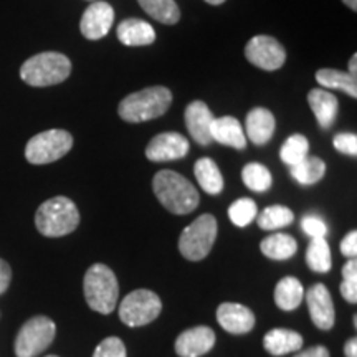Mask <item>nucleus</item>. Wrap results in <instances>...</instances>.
<instances>
[{
  "label": "nucleus",
  "mask_w": 357,
  "mask_h": 357,
  "mask_svg": "<svg viewBox=\"0 0 357 357\" xmlns=\"http://www.w3.org/2000/svg\"><path fill=\"white\" fill-rule=\"evenodd\" d=\"M153 189L162 207L176 215L194 212L200 202L199 192L192 182L174 171H159L155 174Z\"/></svg>",
  "instance_id": "obj_1"
},
{
  "label": "nucleus",
  "mask_w": 357,
  "mask_h": 357,
  "mask_svg": "<svg viewBox=\"0 0 357 357\" xmlns=\"http://www.w3.org/2000/svg\"><path fill=\"white\" fill-rule=\"evenodd\" d=\"M171 105V89L166 86H151L124 98L119 102L118 113L126 123H144L166 114Z\"/></svg>",
  "instance_id": "obj_2"
},
{
  "label": "nucleus",
  "mask_w": 357,
  "mask_h": 357,
  "mask_svg": "<svg viewBox=\"0 0 357 357\" xmlns=\"http://www.w3.org/2000/svg\"><path fill=\"white\" fill-rule=\"evenodd\" d=\"M35 225L42 235L58 238L78 229L79 212L73 200L58 195L40 205L35 213Z\"/></svg>",
  "instance_id": "obj_3"
},
{
  "label": "nucleus",
  "mask_w": 357,
  "mask_h": 357,
  "mask_svg": "<svg viewBox=\"0 0 357 357\" xmlns=\"http://www.w3.org/2000/svg\"><path fill=\"white\" fill-rule=\"evenodd\" d=\"M84 300L93 311L109 314L114 311L119 298V284L109 266L95 263L88 268L83 280Z\"/></svg>",
  "instance_id": "obj_4"
},
{
  "label": "nucleus",
  "mask_w": 357,
  "mask_h": 357,
  "mask_svg": "<svg viewBox=\"0 0 357 357\" xmlns=\"http://www.w3.org/2000/svg\"><path fill=\"white\" fill-rule=\"evenodd\" d=\"M70 73V58L56 52H43L33 55L20 68V78L30 86L37 88L63 83Z\"/></svg>",
  "instance_id": "obj_5"
},
{
  "label": "nucleus",
  "mask_w": 357,
  "mask_h": 357,
  "mask_svg": "<svg viewBox=\"0 0 357 357\" xmlns=\"http://www.w3.org/2000/svg\"><path fill=\"white\" fill-rule=\"evenodd\" d=\"M217 238V220L211 213H204L185 227L178 236V252L190 261H200L211 253Z\"/></svg>",
  "instance_id": "obj_6"
},
{
  "label": "nucleus",
  "mask_w": 357,
  "mask_h": 357,
  "mask_svg": "<svg viewBox=\"0 0 357 357\" xmlns=\"http://www.w3.org/2000/svg\"><path fill=\"white\" fill-rule=\"evenodd\" d=\"M73 147V136L65 129H48L26 142L25 158L30 164L42 166L61 159Z\"/></svg>",
  "instance_id": "obj_7"
},
{
  "label": "nucleus",
  "mask_w": 357,
  "mask_h": 357,
  "mask_svg": "<svg viewBox=\"0 0 357 357\" xmlns=\"http://www.w3.org/2000/svg\"><path fill=\"white\" fill-rule=\"evenodd\" d=\"M56 336V324L47 316H35L22 326L15 337L17 357H37Z\"/></svg>",
  "instance_id": "obj_8"
},
{
  "label": "nucleus",
  "mask_w": 357,
  "mask_h": 357,
  "mask_svg": "<svg viewBox=\"0 0 357 357\" xmlns=\"http://www.w3.org/2000/svg\"><path fill=\"white\" fill-rule=\"evenodd\" d=\"M162 311V301L151 289H134L119 305V319L129 328L153 323Z\"/></svg>",
  "instance_id": "obj_9"
},
{
  "label": "nucleus",
  "mask_w": 357,
  "mask_h": 357,
  "mask_svg": "<svg viewBox=\"0 0 357 357\" xmlns=\"http://www.w3.org/2000/svg\"><path fill=\"white\" fill-rule=\"evenodd\" d=\"M245 56L257 68L275 71L287 61V52L278 40L270 35H257L245 47Z\"/></svg>",
  "instance_id": "obj_10"
},
{
  "label": "nucleus",
  "mask_w": 357,
  "mask_h": 357,
  "mask_svg": "<svg viewBox=\"0 0 357 357\" xmlns=\"http://www.w3.org/2000/svg\"><path fill=\"white\" fill-rule=\"evenodd\" d=\"M307 311L316 328L329 331L336 321V311L329 289L323 283H316L306 291Z\"/></svg>",
  "instance_id": "obj_11"
},
{
  "label": "nucleus",
  "mask_w": 357,
  "mask_h": 357,
  "mask_svg": "<svg viewBox=\"0 0 357 357\" xmlns=\"http://www.w3.org/2000/svg\"><path fill=\"white\" fill-rule=\"evenodd\" d=\"M187 153H189V141L178 132L158 134L146 147V158L153 162L182 159Z\"/></svg>",
  "instance_id": "obj_12"
},
{
  "label": "nucleus",
  "mask_w": 357,
  "mask_h": 357,
  "mask_svg": "<svg viewBox=\"0 0 357 357\" xmlns=\"http://www.w3.org/2000/svg\"><path fill=\"white\" fill-rule=\"evenodd\" d=\"M114 10L108 2H93L86 10H84L82 22H79V30L83 37L88 40H100L106 37L113 26Z\"/></svg>",
  "instance_id": "obj_13"
},
{
  "label": "nucleus",
  "mask_w": 357,
  "mask_h": 357,
  "mask_svg": "<svg viewBox=\"0 0 357 357\" xmlns=\"http://www.w3.org/2000/svg\"><path fill=\"white\" fill-rule=\"evenodd\" d=\"M215 333L208 326H195L185 329L176 339V352L178 357H200L205 356L215 346Z\"/></svg>",
  "instance_id": "obj_14"
},
{
  "label": "nucleus",
  "mask_w": 357,
  "mask_h": 357,
  "mask_svg": "<svg viewBox=\"0 0 357 357\" xmlns=\"http://www.w3.org/2000/svg\"><path fill=\"white\" fill-rule=\"evenodd\" d=\"M185 126L187 131L190 132L192 139L200 146H208L212 142L211 126L213 118L212 111L204 101H192L185 108Z\"/></svg>",
  "instance_id": "obj_15"
},
{
  "label": "nucleus",
  "mask_w": 357,
  "mask_h": 357,
  "mask_svg": "<svg viewBox=\"0 0 357 357\" xmlns=\"http://www.w3.org/2000/svg\"><path fill=\"white\" fill-rule=\"evenodd\" d=\"M218 324L230 334H247L255 326V314L240 303H222L217 310Z\"/></svg>",
  "instance_id": "obj_16"
},
{
  "label": "nucleus",
  "mask_w": 357,
  "mask_h": 357,
  "mask_svg": "<svg viewBox=\"0 0 357 357\" xmlns=\"http://www.w3.org/2000/svg\"><path fill=\"white\" fill-rule=\"evenodd\" d=\"M307 102H310L319 126L323 129L331 128L339 113L337 98L333 93L326 91L324 88H314L307 93Z\"/></svg>",
  "instance_id": "obj_17"
},
{
  "label": "nucleus",
  "mask_w": 357,
  "mask_h": 357,
  "mask_svg": "<svg viewBox=\"0 0 357 357\" xmlns=\"http://www.w3.org/2000/svg\"><path fill=\"white\" fill-rule=\"evenodd\" d=\"M212 141H217L218 144L235 147V149L242 151L247 147V137L242 124L236 118L231 116H223V118H215L211 126Z\"/></svg>",
  "instance_id": "obj_18"
},
{
  "label": "nucleus",
  "mask_w": 357,
  "mask_h": 357,
  "mask_svg": "<svg viewBox=\"0 0 357 357\" xmlns=\"http://www.w3.org/2000/svg\"><path fill=\"white\" fill-rule=\"evenodd\" d=\"M119 42L126 47H146L154 43L155 30L153 25L139 19H126L116 29Z\"/></svg>",
  "instance_id": "obj_19"
},
{
  "label": "nucleus",
  "mask_w": 357,
  "mask_h": 357,
  "mask_svg": "<svg viewBox=\"0 0 357 357\" xmlns=\"http://www.w3.org/2000/svg\"><path fill=\"white\" fill-rule=\"evenodd\" d=\"M248 139L257 146L266 144L273 137L275 132V116L266 108H255L247 114L245 123Z\"/></svg>",
  "instance_id": "obj_20"
},
{
  "label": "nucleus",
  "mask_w": 357,
  "mask_h": 357,
  "mask_svg": "<svg viewBox=\"0 0 357 357\" xmlns=\"http://www.w3.org/2000/svg\"><path fill=\"white\" fill-rule=\"evenodd\" d=\"M263 347L271 356L280 357L289 354V352L300 351L303 347V337L301 334L293 331V329L276 328L268 331L266 336L263 337Z\"/></svg>",
  "instance_id": "obj_21"
},
{
  "label": "nucleus",
  "mask_w": 357,
  "mask_h": 357,
  "mask_svg": "<svg viewBox=\"0 0 357 357\" xmlns=\"http://www.w3.org/2000/svg\"><path fill=\"white\" fill-rule=\"evenodd\" d=\"M305 298L303 284L294 276H284L278 281L275 288V303L280 310L293 311L301 305Z\"/></svg>",
  "instance_id": "obj_22"
},
{
  "label": "nucleus",
  "mask_w": 357,
  "mask_h": 357,
  "mask_svg": "<svg viewBox=\"0 0 357 357\" xmlns=\"http://www.w3.org/2000/svg\"><path fill=\"white\" fill-rule=\"evenodd\" d=\"M194 174L200 187L207 194L218 195L223 190L222 172L211 158H200L194 166Z\"/></svg>",
  "instance_id": "obj_23"
},
{
  "label": "nucleus",
  "mask_w": 357,
  "mask_h": 357,
  "mask_svg": "<svg viewBox=\"0 0 357 357\" xmlns=\"http://www.w3.org/2000/svg\"><path fill=\"white\" fill-rule=\"evenodd\" d=\"M261 253L270 260H288L291 258L298 250V243L296 240L293 238L291 235L288 234H275L263 238V242L260 243Z\"/></svg>",
  "instance_id": "obj_24"
},
{
  "label": "nucleus",
  "mask_w": 357,
  "mask_h": 357,
  "mask_svg": "<svg viewBox=\"0 0 357 357\" xmlns=\"http://www.w3.org/2000/svg\"><path fill=\"white\" fill-rule=\"evenodd\" d=\"M316 82L324 89H339L351 98H357V78L341 70L323 68L316 71Z\"/></svg>",
  "instance_id": "obj_25"
},
{
  "label": "nucleus",
  "mask_w": 357,
  "mask_h": 357,
  "mask_svg": "<svg viewBox=\"0 0 357 357\" xmlns=\"http://www.w3.org/2000/svg\"><path fill=\"white\" fill-rule=\"evenodd\" d=\"M147 15L153 17L160 24L174 25L181 20V10H178L176 0H137Z\"/></svg>",
  "instance_id": "obj_26"
},
{
  "label": "nucleus",
  "mask_w": 357,
  "mask_h": 357,
  "mask_svg": "<svg viewBox=\"0 0 357 357\" xmlns=\"http://www.w3.org/2000/svg\"><path fill=\"white\" fill-rule=\"evenodd\" d=\"M326 174V164L316 155H306L301 162L291 167V177L301 185H312L319 182Z\"/></svg>",
  "instance_id": "obj_27"
},
{
  "label": "nucleus",
  "mask_w": 357,
  "mask_h": 357,
  "mask_svg": "<svg viewBox=\"0 0 357 357\" xmlns=\"http://www.w3.org/2000/svg\"><path fill=\"white\" fill-rule=\"evenodd\" d=\"M307 266L316 273H328L333 266V257L326 238H311L306 252Z\"/></svg>",
  "instance_id": "obj_28"
},
{
  "label": "nucleus",
  "mask_w": 357,
  "mask_h": 357,
  "mask_svg": "<svg viewBox=\"0 0 357 357\" xmlns=\"http://www.w3.org/2000/svg\"><path fill=\"white\" fill-rule=\"evenodd\" d=\"M257 220L261 230H278L291 225L294 213L284 205H271V207H266L260 215H257Z\"/></svg>",
  "instance_id": "obj_29"
},
{
  "label": "nucleus",
  "mask_w": 357,
  "mask_h": 357,
  "mask_svg": "<svg viewBox=\"0 0 357 357\" xmlns=\"http://www.w3.org/2000/svg\"><path fill=\"white\" fill-rule=\"evenodd\" d=\"M243 184L253 192H266L273 184V177L268 167L258 162H250L242 171Z\"/></svg>",
  "instance_id": "obj_30"
},
{
  "label": "nucleus",
  "mask_w": 357,
  "mask_h": 357,
  "mask_svg": "<svg viewBox=\"0 0 357 357\" xmlns=\"http://www.w3.org/2000/svg\"><path fill=\"white\" fill-rule=\"evenodd\" d=\"M307 151H310V142H307L306 137L303 134H293L281 146L280 158L287 166L293 167L306 158Z\"/></svg>",
  "instance_id": "obj_31"
},
{
  "label": "nucleus",
  "mask_w": 357,
  "mask_h": 357,
  "mask_svg": "<svg viewBox=\"0 0 357 357\" xmlns=\"http://www.w3.org/2000/svg\"><path fill=\"white\" fill-rule=\"evenodd\" d=\"M257 215H258V207L255 200L248 197L235 200V202L229 207V218L234 225L240 227V229L250 225V223L255 220Z\"/></svg>",
  "instance_id": "obj_32"
},
{
  "label": "nucleus",
  "mask_w": 357,
  "mask_h": 357,
  "mask_svg": "<svg viewBox=\"0 0 357 357\" xmlns=\"http://www.w3.org/2000/svg\"><path fill=\"white\" fill-rule=\"evenodd\" d=\"M342 283H341V294L342 298L351 305L357 303V261L356 258H349L342 268Z\"/></svg>",
  "instance_id": "obj_33"
},
{
  "label": "nucleus",
  "mask_w": 357,
  "mask_h": 357,
  "mask_svg": "<svg viewBox=\"0 0 357 357\" xmlns=\"http://www.w3.org/2000/svg\"><path fill=\"white\" fill-rule=\"evenodd\" d=\"M93 357H128L126 346L119 337L111 336L106 337L96 346Z\"/></svg>",
  "instance_id": "obj_34"
},
{
  "label": "nucleus",
  "mask_w": 357,
  "mask_h": 357,
  "mask_svg": "<svg viewBox=\"0 0 357 357\" xmlns=\"http://www.w3.org/2000/svg\"><path fill=\"white\" fill-rule=\"evenodd\" d=\"M301 227L305 234L310 235L311 238H324L326 234H328V225L318 215H306L301 220Z\"/></svg>",
  "instance_id": "obj_35"
},
{
  "label": "nucleus",
  "mask_w": 357,
  "mask_h": 357,
  "mask_svg": "<svg viewBox=\"0 0 357 357\" xmlns=\"http://www.w3.org/2000/svg\"><path fill=\"white\" fill-rule=\"evenodd\" d=\"M334 147L346 155H357V136L352 132H341L334 136Z\"/></svg>",
  "instance_id": "obj_36"
},
{
  "label": "nucleus",
  "mask_w": 357,
  "mask_h": 357,
  "mask_svg": "<svg viewBox=\"0 0 357 357\" xmlns=\"http://www.w3.org/2000/svg\"><path fill=\"white\" fill-rule=\"evenodd\" d=\"M341 253L347 258H356L357 255V231L352 230L341 242Z\"/></svg>",
  "instance_id": "obj_37"
},
{
  "label": "nucleus",
  "mask_w": 357,
  "mask_h": 357,
  "mask_svg": "<svg viewBox=\"0 0 357 357\" xmlns=\"http://www.w3.org/2000/svg\"><path fill=\"white\" fill-rule=\"evenodd\" d=\"M10 280H12L10 266H8L7 261H3L2 258H0V294L7 291L8 284H10Z\"/></svg>",
  "instance_id": "obj_38"
},
{
  "label": "nucleus",
  "mask_w": 357,
  "mask_h": 357,
  "mask_svg": "<svg viewBox=\"0 0 357 357\" xmlns=\"http://www.w3.org/2000/svg\"><path fill=\"white\" fill-rule=\"evenodd\" d=\"M294 357H329V351L324 346H314L300 352V354H296Z\"/></svg>",
  "instance_id": "obj_39"
},
{
  "label": "nucleus",
  "mask_w": 357,
  "mask_h": 357,
  "mask_svg": "<svg viewBox=\"0 0 357 357\" xmlns=\"http://www.w3.org/2000/svg\"><path fill=\"white\" fill-rule=\"evenodd\" d=\"M346 357H357V339L351 337L344 346Z\"/></svg>",
  "instance_id": "obj_40"
},
{
  "label": "nucleus",
  "mask_w": 357,
  "mask_h": 357,
  "mask_svg": "<svg viewBox=\"0 0 357 357\" xmlns=\"http://www.w3.org/2000/svg\"><path fill=\"white\" fill-rule=\"evenodd\" d=\"M349 75H352V77H356L357 75V53H354L349 60Z\"/></svg>",
  "instance_id": "obj_41"
},
{
  "label": "nucleus",
  "mask_w": 357,
  "mask_h": 357,
  "mask_svg": "<svg viewBox=\"0 0 357 357\" xmlns=\"http://www.w3.org/2000/svg\"><path fill=\"white\" fill-rule=\"evenodd\" d=\"M342 2H344L346 6L351 8V10H354V12L357 10V0H342Z\"/></svg>",
  "instance_id": "obj_42"
},
{
  "label": "nucleus",
  "mask_w": 357,
  "mask_h": 357,
  "mask_svg": "<svg viewBox=\"0 0 357 357\" xmlns=\"http://www.w3.org/2000/svg\"><path fill=\"white\" fill-rule=\"evenodd\" d=\"M205 2L211 3V6H222V3L225 2V0H205Z\"/></svg>",
  "instance_id": "obj_43"
},
{
  "label": "nucleus",
  "mask_w": 357,
  "mask_h": 357,
  "mask_svg": "<svg viewBox=\"0 0 357 357\" xmlns=\"http://www.w3.org/2000/svg\"><path fill=\"white\" fill-rule=\"evenodd\" d=\"M47 357H58V356H53V354H52V356H47Z\"/></svg>",
  "instance_id": "obj_44"
}]
</instances>
